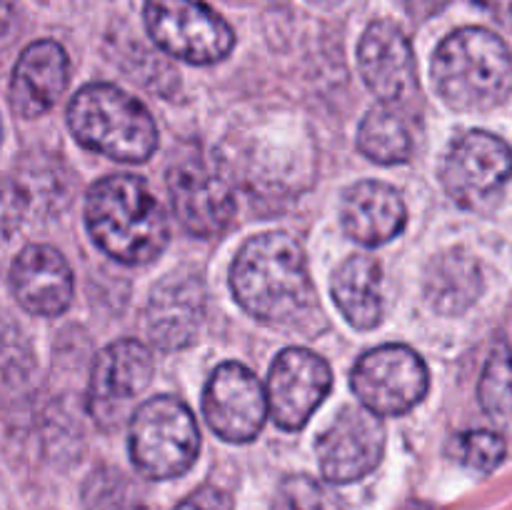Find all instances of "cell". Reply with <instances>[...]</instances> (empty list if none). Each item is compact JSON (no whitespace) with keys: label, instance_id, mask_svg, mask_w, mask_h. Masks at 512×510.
<instances>
[{"label":"cell","instance_id":"cell-3","mask_svg":"<svg viewBox=\"0 0 512 510\" xmlns=\"http://www.w3.org/2000/svg\"><path fill=\"white\" fill-rule=\"evenodd\" d=\"M433 83L455 110L480 113L503 103L512 90L508 45L485 28H460L433 55Z\"/></svg>","mask_w":512,"mask_h":510},{"label":"cell","instance_id":"cell-24","mask_svg":"<svg viewBox=\"0 0 512 510\" xmlns=\"http://www.w3.org/2000/svg\"><path fill=\"white\" fill-rule=\"evenodd\" d=\"M450 455L465 468L490 473L503 463L505 440L493 430H468V433L455 435L450 443Z\"/></svg>","mask_w":512,"mask_h":510},{"label":"cell","instance_id":"cell-17","mask_svg":"<svg viewBox=\"0 0 512 510\" xmlns=\"http://www.w3.org/2000/svg\"><path fill=\"white\" fill-rule=\"evenodd\" d=\"M68 85V55L55 40H38L20 53L10 80V105L23 118L43 115Z\"/></svg>","mask_w":512,"mask_h":510},{"label":"cell","instance_id":"cell-13","mask_svg":"<svg viewBox=\"0 0 512 510\" xmlns=\"http://www.w3.org/2000/svg\"><path fill=\"white\" fill-rule=\"evenodd\" d=\"M153 355L140 340H118L100 350L90 378V410L110 428L153 378Z\"/></svg>","mask_w":512,"mask_h":510},{"label":"cell","instance_id":"cell-5","mask_svg":"<svg viewBox=\"0 0 512 510\" xmlns=\"http://www.w3.org/2000/svg\"><path fill=\"white\" fill-rule=\"evenodd\" d=\"M200 435L188 405L158 395L140 405L130 420V458L153 480L183 475L198 458Z\"/></svg>","mask_w":512,"mask_h":510},{"label":"cell","instance_id":"cell-19","mask_svg":"<svg viewBox=\"0 0 512 510\" xmlns=\"http://www.w3.org/2000/svg\"><path fill=\"white\" fill-rule=\"evenodd\" d=\"M333 298L350 325L358 330L375 328L383 315L380 265L365 255L345 260L333 278Z\"/></svg>","mask_w":512,"mask_h":510},{"label":"cell","instance_id":"cell-10","mask_svg":"<svg viewBox=\"0 0 512 510\" xmlns=\"http://www.w3.org/2000/svg\"><path fill=\"white\" fill-rule=\"evenodd\" d=\"M383 450L385 430L380 415L360 405H348L320 435V470L330 483H353L375 470Z\"/></svg>","mask_w":512,"mask_h":510},{"label":"cell","instance_id":"cell-23","mask_svg":"<svg viewBox=\"0 0 512 510\" xmlns=\"http://www.w3.org/2000/svg\"><path fill=\"white\" fill-rule=\"evenodd\" d=\"M480 403L500 425H512V353L505 345L495 348L480 378Z\"/></svg>","mask_w":512,"mask_h":510},{"label":"cell","instance_id":"cell-6","mask_svg":"<svg viewBox=\"0 0 512 510\" xmlns=\"http://www.w3.org/2000/svg\"><path fill=\"white\" fill-rule=\"evenodd\" d=\"M445 190L465 210L488 213L512 178V150L503 138L470 130L450 145L440 168Z\"/></svg>","mask_w":512,"mask_h":510},{"label":"cell","instance_id":"cell-31","mask_svg":"<svg viewBox=\"0 0 512 510\" xmlns=\"http://www.w3.org/2000/svg\"><path fill=\"white\" fill-rule=\"evenodd\" d=\"M0 138H3V123H0Z\"/></svg>","mask_w":512,"mask_h":510},{"label":"cell","instance_id":"cell-4","mask_svg":"<svg viewBox=\"0 0 512 510\" xmlns=\"http://www.w3.org/2000/svg\"><path fill=\"white\" fill-rule=\"evenodd\" d=\"M68 125L80 145L123 163H143L158 145V128L143 103L108 83H90L75 93Z\"/></svg>","mask_w":512,"mask_h":510},{"label":"cell","instance_id":"cell-12","mask_svg":"<svg viewBox=\"0 0 512 510\" xmlns=\"http://www.w3.org/2000/svg\"><path fill=\"white\" fill-rule=\"evenodd\" d=\"M333 385L330 365L305 348H288L275 358L268 375V410L283 430L308 423Z\"/></svg>","mask_w":512,"mask_h":510},{"label":"cell","instance_id":"cell-8","mask_svg":"<svg viewBox=\"0 0 512 510\" xmlns=\"http://www.w3.org/2000/svg\"><path fill=\"white\" fill-rule=\"evenodd\" d=\"M168 190L175 218L198 238L223 233L235 215V195L230 180L208 155L185 153L168 168Z\"/></svg>","mask_w":512,"mask_h":510},{"label":"cell","instance_id":"cell-7","mask_svg":"<svg viewBox=\"0 0 512 510\" xmlns=\"http://www.w3.org/2000/svg\"><path fill=\"white\" fill-rule=\"evenodd\" d=\"M145 25L160 50L195 65L223 60L235 45L233 28L200 0H145Z\"/></svg>","mask_w":512,"mask_h":510},{"label":"cell","instance_id":"cell-27","mask_svg":"<svg viewBox=\"0 0 512 510\" xmlns=\"http://www.w3.org/2000/svg\"><path fill=\"white\" fill-rule=\"evenodd\" d=\"M480 8L490 10L495 18L500 20H510L512 18V0H475Z\"/></svg>","mask_w":512,"mask_h":510},{"label":"cell","instance_id":"cell-1","mask_svg":"<svg viewBox=\"0 0 512 510\" xmlns=\"http://www.w3.org/2000/svg\"><path fill=\"white\" fill-rule=\"evenodd\" d=\"M230 285L253 318L295 325L315 310V290L298 240L288 233L250 238L235 255Z\"/></svg>","mask_w":512,"mask_h":510},{"label":"cell","instance_id":"cell-29","mask_svg":"<svg viewBox=\"0 0 512 510\" xmlns=\"http://www.w3.org/2000/svg\"><path fill=\"white\" fill-rule=\"evenodd\" d=\"M410 10L413 13H420V15H428V13H435V10H440L445 5V0H408Z\"/></svg>","mask_w":512,"mask_h":510},{"label":"cell","instance_id":"cell-11","mask_svg":"<svg viewBox=\"0 0 512 510\" xmlns=\"http://www.w3.org/2000/svg\"><path fill=\"white\" fill-rule=\"evenodd\" d=\"M205 420L220 438L248 443L268 418V395L260 380L240 363H223L205 385Z\"/></svg>","mask_w":512,"mask_h":510},{"label":"cell","instance_id":"cell-14","mask_svg":"<svg viewBox=\"0 0 512 510\" xmlns=\"http://www.w3.org/2000/svg\"><path fill=\"white\" fill-rule=\"evenodd\" d=\"M358 65L370 93L385 105L405 103L418 88L410 40L390 20L368 25L358 45Z\"/></svg>","mask_w":512,"mask_h":510},{"label":"cell","instance_id":"cell-2","mask_svg":"<svg viewBox=\"0 0 512 510\" xmlns=\"http://www.w3.org/2000/svg\"><path fill=\"white\" fill-rule=\"evenodd\" d=\"M85 223L95 243L125 265H143L168 245V218L148 185L133 175H110L93 185Z\"/></svg>","mask_w":512,"mask_h":510},{"label":"cell","instance_id":"cell-15","mask_svg":"<svg viewBox=\"0 0 512 510\" xmlns=\"http://www.w3.org/2000/svg\"><path fill=\"white\" fill-rule=\"evenodd\" d=\"M205 315L203 280L188 270H178L153 288L145 310L150 340L163 350H178L198 338Z\"/></svg>","mask_w":512,"mask_h":510},{"label":"cell","instance_id":"cell-20","mask_svg":"<svg viewBox=\"0 0 512 510\" xmlns=\"http://www.w3.org/2000/svg\"><path fill=\"white\" fill-rule=\"evenodd\" d=\"M483 280H480L478 263L463 250H450L440 255L428 270L425 278V295L430 305L440 313H463L465 308L478 300Z\"/></svg>","mask_w":512,"mask_h":510},{"label":"cell","instance_id":"cell-25","mask_svg":"<svg viewBox=\"0 0 512 510\" xmlns=\"http://www.w3.org/2000/svg\"><path fill=\"white\" fill-rule=\"evenodd\" d=\"M273 510H343V505L328 485L308 475H290L278 485Z\"/></svg>","mask_w":512,"mask_h":510},{"label":"cell","instance_id":"cell-9","mask_svg":"<svg viewBox=\"0 0 512 510\" xmlns=\"http://www.w3.org/2000/svg\"><path fill=\"white\" fill-rule=\"evenodd\" d=\"M350 383L375 415H405L428 393V368L408 345H380L355 363Z\"/></svg>","mask_w":512,"mask_h":510},{"label":"cell","instance_id":"cell-26","mask_svg":"<svg viewBox=\"0 0 512 510\" xmlns=\"http://www.w3.org/2000/svg\"><path fill=\"white\" fill-rule=\"evenodd\" d=\"M175 510H233V500L225 490L215 488V485H203L193 495H188Z\"/></svg>","mask_w":512,"mask_h":510},{"label":"cell","instance_id":"cell-16","mask_svg":"<svg viewBox=\"0 0 512 510\" xmlns=\"http://www.w3.org/2000/svg\"><path fill=\"white\" fill-rule=\"evenodd\" d=\"M10 283L18 303L35 315H58L73 300L68 260L50 245H28L15 258Z\"/></svg>","mask_w":512,"mask_h":510},{"label":"cell","instance_id":"cell-22","mask_svg":"<svg viewBox=\"0 0 512 510\" xmlns=\"http://www.w3.org/2000/svg\"><path fill=\"white\" fill-rule=\"evenodd\" d=\"M83 503L88 510H148L143 490L115 468H98L85 478Z\"/></svg>","mask_w":512,"mask_h":510},{"label":"cell","instance_id":"cell-21","mask_svg":"<svg viewBox=\"0 0 512 510\" xmlns=\"http://www.w3.org/2000/svg\"><path fill=\"white\" fill-rule=\"evenodd\" d=\"M358 148L375 163H405L413 153V138L405 118L393 105H378L360 123Z\"/></svg>","mask_w":512,"mask_h":510},{"label":"cell","instance_id":"cell-28","mask_svg":"<svg viewBox=\"0 0 512 510\" xmlns=\"http://www.w3.org/2000/svg\"><path fill=\"white\" fill-rule=\"evenodd\" d=\"M15 18V0H0V40L8 35Z\"/></svg>","mask_w":512,"mask_h":510},{"label":"cell","instance_id":"cell-30","mask_svg":"<svg viewBox=\"0 0 512 510\" xmlns=\"http://www.w3.org/2000/svg\"><path fill=\"white\" fill-rule=\"evenodd\" d=\"M308 3L320 5V8H333V5H340L343 0H308Z\"/></svg>","mask_w":512,"mask_h":510},{"label":"cell","instance_id":"cell-18","mask_svg":"<svg viewBox=\"0 0 512 510\" xmlns=\"http://www.w3.org/2000/svg\"><path fill=\"white\" fill-rule=\"evenodd\" d=\"M345 233L358 243L383 245L405 225V203L400 193L378 180H363L345 193L340 205Z\"/></svg>","mask_w":512,"mask_h":510}]
</instances>
